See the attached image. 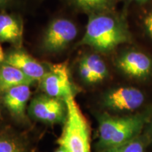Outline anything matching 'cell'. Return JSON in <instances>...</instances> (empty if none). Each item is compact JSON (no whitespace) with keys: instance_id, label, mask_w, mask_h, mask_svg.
Returning <instances> with one entry per match:
<instances>
[{"instance_id":"4","label":"cell","mask_w":152,"mask_h":152,"mask_svg":"<svg viewBox=\"0 0 152 152\" xmlns=\"http://www.w3.org/2000/svg\"><path fill=\"white\" fill-rule=\"evenodd\" d=\"M77 26L66 18H57L49 24L42 38V45L47 52H59L66 48L77 35Z\"/></svg>"},{"instance_id":"13","label":"cell","mask_w":152,"mask_h":152,"mask_svg":"<svg viewBox=\"0 0 152 152\" xmlns=\"http://www.w3.org/2000/svg\"><path fill=\"white\" fill-rule=\"evenodd\" d=\"M22 35V25L18 19L9 14H0V42L20 44Z\"/></svg>"},{"instance_id":"10","label":"cell","mask_w":152,"mask_h":152,"mask_svg":"<svg viewBox=\"0 0 152 152\" xmlns=\"http://www.w3.org/2000/svg\"><path fill=\"white\" fill-rule=\"evenodd\" d=\"M79 73L82 79L87 83L95 84L104 80L109 72L102 57L96 54H89L80 61Z\"/></svg>"},{"instance_id":"17","label":"cell","mask_w":152,"mask_h":152,"mask_svg":"<svg viewBox=\"0 0 152 152\" xmlns=\"http://www.w3.org/2000/svg\"><path fill=\"white\" fill-rule=\"evenodd\" d=\"M0 152H23L19 145L13 140L7 137L0 138Z\"/></svg>"},{"instance_id":"9","label":"cell","mask_w":152,"mask_h":152,"mask_svg":"<svg viewBox=\"0 0 152 152\" xmlns=\"http://www.w3.org/2000/svg\"><path fill=\"white\" fill-rule=\"evenodd\" d=\"M4 63L18 68L34 81H40L47 73L45 66L30 55L21 50L9 53L5 56Z\"/></svg>"},{"instance_id":"16","label":"cell","mask_w":152,"mask_h":152,"mask_svg":"<svg viewBox=\"0 0 152 152\" xmlns=\"http://www.w3.org/2000/svg\"><path fill=\"white\" fill-rule=\"evenodd\" d=\"M141 26L145 35L152 40V4L144 10L141 17Z\"/></svg>"},{"instance_id":"21","label":"cell","mask_w":152,"mask_h":152,"mask_svg":"<svg viewBox=\"0 0 152 152\" xmlns=\"http://www.w3.org/2000/svg\"><path fill=\"white\" fill-rule=\"evenodd\" d=\"M10 1V0H0V7L1 6H3L7 4V2H9V1Z\"/></svg>"},{"instance_id":"11","label":"cell","mask_w":152,"mask_h":152,"mask_svg":"<svg viewBox=\"0 0 152 152\" xmlns=\"http://www.w3.org/2000/svg\"><path fill=\"white\" fill-rule=\"evenodd\" d=\"M30 94V85H22L12 87L3 94L4 104L14 116L23 118Z\"/></svg>"},{"instance_id":"3","label":"cell","mask_w":152,"mask_h":152,"mask_svg":"<svg viewBox=\"0 0 152 152\" xmlns=\"http://www.w3.org/2000/svg\"><path fill=\"white\" fill-rule=\"evenodd\" d=\"M67 114L57 143L68 152H91L90 128L88 121L74 95L65 100Z\"/></svg>"},{"instance_id":"20","label":"cell","mask_w":152,"mask_h":152,"mask_svg":"<svg viewBox=\"0 0 152 152\" xmlns=\"http://www.w3.org/2000/svg\"><path fill=\"white\" fill-rule=\"evenodd\" d=\"M131 1H135V2H138V3H146L147 1H150V0H131Z\"/></svg>"},{"instance_id":"6","label":"cell","mask_w":152,"mask_h":152,"mask_svg":"<svg viewBox=\"0 0 152 152\" xmlns=\"http://www.w3.org/2000/svg\"><path fill=\"white\" fill-rule=\"evenodd\" d=\"M29 113L37 121L54 124L65 121L67 108L64 100L45 94L32 100Z\"/></svg>"},{"instance_id":"12","label":"cell","mask_w":152,"mask_h":152,"mask_svg":"<svg viewBox=\"0 0 152 152\" xmlns=\"http://www.w3.org/2000/svg\"><path fill=\"white\" fill-rule=\"evenodd\" d=\"M34 82L14 66L6 63L0 66V94L18 85H30Z\"/></svg>"},{"instance_id":"15","label":"cell","mask_w":152,"mask_h":152,"mask_svg":"<svg viewBox=\"0 0 152 152\" xmlns=\"http://www.w3.org/2000/svg\"><path fill=\"white\" fill-rule=\"evenodd\" d=\"M145 147V140L142 137L137 136L130 141L117 147L104 150V152H144Z\"/></svg>"},{"instance_id":"19","label":"cell","mask_w":152,"mask_h":152,"mask_svg":"<svg viewBox=\"0 0 152 152\" xmlns=\"http://www.w3.org/2000/svg\"><path fill=\"white\" fill-rule=\"evenodd\" d=\"M54 152H68V151L65 149V148L60 147L58 149L56 150V151H55Z\"/></svg>"},{"instance_id":"22","label":"cell","mask_w":152,"mask_h":152,"mask_svg":"<svg viewBox=\"0 0 152 152\" xmlns=\"http://www.w3.org/2000/svg\"><path fill=\"white\" fill-rule=\"evenodd\" d=\"M151 130H152V128H151Z\"/></svg>"},{"instance_id":"2","label":"cell","mask_w":152,"mask_h":152,"mask_svg":"<svg viewBox=\"0 0 152 152\" xmlns=\"http://www.w3.org/2000/svg\"><path fill=\"white\" fill-rule=\"evenodd\" d=\"M148 119L147 113L123 117L102 115L99 123V147L104 151L133 140L139 136Z\"/></svg>"},{"instance_id":"14","label":"cell","mask_w":152,"mask_h":152,"mask_svg":"<svg viewBox=\"0 0 152 152\" xmlns=\"http://www.w3.org/2000/svg\"><path fill=\"white\" fill-rule=\"evenodd\" d=\"M118 0H71L77 9L90 15L112 11Z\"/></svg>"},{"instance_id":"5","label":"cell","mask_w":152,"mask_h":152,"mask_svg":"<svg viewBox=\"0 0 152 152\" xmlns=\"http://www.w3.org/2000/svg\"><path fill=\"white\" fill-rule=\"evenodd\" d=\"M40 87L45 94L63 100L74 95L67 63L51 66L49 71L41 79Z\"/></svg>"},{"instance_id":"7","label":"cell","mask_w":152,"mask_h":152,"mask_svg":"<svg viewBox=\"0 0 152 152\" xmlns=\"http://www.w3.org/2000/svg\"><path fill=\"white\" fill-rule=\"evenodd\" d=\"M116 64L123 73L134 79L144 80L152 73V58L137 49H129L123 52Z\"/></svg>"},{"instance_id":"18","label":"cell","mask_w":152,"mask_h":152,"mask_svg":"<svg viewBox=\"0 0 152 152\" xmlns=\"http://www.w3.org/2000/svg\"><path fill=\"white\" fill-rule=\"evenodd\" d=\"M5 59V55L4 53V50L1 47V45H0V63L2 62L3 61H4Z\"/></svg>"},{"instance_id":"8","label":"cell","mask_w":152,"mask_h":152,"mask_svg":"<svg viewBox=\"0 0 152 152\" xmlns=\"http://www.w3.org/2000/svg\"><path fill=\"white\" fill-rule=\"evenodd\" d=\"M144 93L136 87H121L110 91L104 96V104L116 111H134L144 102Z\"/></svg>"},{"instance_id":"1","label":"cell","mask_w":152,"mask_h":152,"mask_svg":"<svg viewBox=\"0 0 152 152\" xmlns=\"http://www.w3.org/2000/svg\"><path fill=\"white\" fill-rule=\"evenodd\" d=\"M131 40L125 17L109 11L90 15L85 35L79 45H87L99 52L108 53Z\"/></svg>"}]
</instances>
